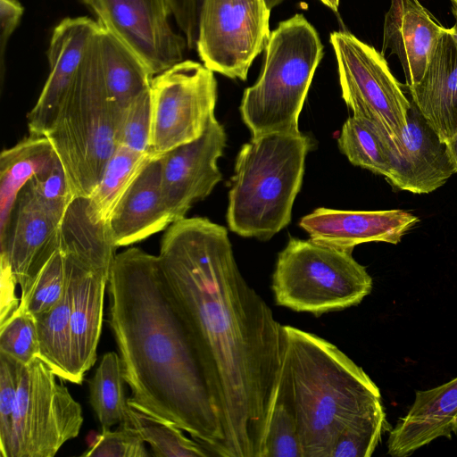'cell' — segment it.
<instances>
[{
	"instance_id": "6da1fadb",
	"label": "cell",
	"mask_w": 457,
	"mask_h": 457,
	"mask_svg": "<svg viewBox=\"0 0 457 457\" xmlns=\"http://www.w3.org/2000/svg\"><path fill=\"white\" fill-rule=\"evenodd\" d=\"M158 258L219 406L225 457H261L284 325L242 276L224 227L179 220L162 236Z\"/></svg>"
},
{
	"instance_id": "7a4b0ae2",
	"label": "cell",
	"mask_w": 457,
	"mask_h": 457,
	"mask_svg": "<svg viewBox=\"0 0 457 457\" xmlns=\"http://www.w3.org/2000/svg\"><path fill=\"white\" fill-rule=\"evenodd\" d=\"M107 288L128 402L174 423L211 455L225 457L220 409L158 255L137 247L117 253Z\"/></svg>"
},
{
	"instance_id": "3957f363",
	"label": "cell",
	"mask_w": 457,
	"mask_h": 457,
	"mask_svg": "<svg viewBox=\"0 0 457 457\" xmlns=\"http://www.w3.org/2000/svg\"><path fill=\"white\" fill-rule=\"evenodd\" d=\"M281 372L287 379L303 457H330L341 429L355 417L382 408L370 376L335 345L284 325Z\"/></svg>"
},
{
	"instance_id": "277c9868",
	"label": "cell",
	"mask_w": 457,
	"mask_h": 457,
	"mask_svg": "<svg viewBox=\"0 0 457 457\" xmlns=\"http://www.w3.org/2000/svg\"><path fill=\"white\" fill-rule=\"evenodd\" d=\"M311 147V138L301 132L268 133L243 145L228 193L231 231L268 240L288 225Z\"/></svg>"
},
{
	"instance_id": "5b68a950",
	"label": "cell",
	"mask_w": 457,
	"mask_h": 457,
	"mask_svg": "<svg viewBox=\"0 0 457 457\" xmlns=\"http://www.w3.org/2000/svg\"><path fill=\"white\" fill-rule=\"evenodd\" d=\"M96 31L57 117L45 135L62 164L75 197H88L97 186L118 146L117 134L125 111L110 93Z\"/></svg>"
},
{
	"instance_id": "8992f818",
	"label": "cell",
	"mask_w": 457,
	"mask_h": 457,
	"mask_svg": "<svg viewBox=\"0 0 457 457\" xmlns=\"http://www.w3.org/2000/svg\"><path fill=\"white\" fill-rule=\"evenodd\" d=\"M324 54L315 28L301 13L270 32L257 81L245 88L240 113L252 137L298 133V118Z\"/></svg>"
},
{
	"instance_id": "52a82bcc",
	"label": "cell",
	"mask_w": 457,
	"mask_h": 457,
	"mask_svg": "<svg viewBox=\"0 0 457 457\" xmlns=\"http://www.w3.org/2000/svg\"><path fill=\"white\" fill-rule=\"evenodd\" d=\"M353 250L290 238L272 275L276 304L316 316L359 304L371 292L372 278Z\"/></svg>"
},
{
	"instance_id": "ba28073f",
	"label": "cell",
	"mask_w": 457,
	"mask_h": 457,
	"mask_svg": "<svg viewBox=\"0 0 457 457\" xmlns=\"http://www.w3.org/2000/svg\"><path fill=\"white\" fill-rule=\"evenodd\" d=\"M41 359L21 367L4 457H54L83 423L80 404Z\"/></svg>"
},
{
	"instance_id": "9c48e42d",
	"label": "cell",
	"mask_w": 457,
	"mask_h": 457,
	"mask_svg": "<svg viewBox=\"0 0 457 457\" xmlns=\"http://www.w3.org/2000/svg\"><path fill=\"white\" fill-rule=\"evenodd\" d=\"M329 41L342 97L353 115L368 120L381 133L398 137L407 124L411 102L383 54L348 31H333Z\"/></svg>"
},
{
	"instance_id": "30bf717a",
	"label": "cell",
	"mask_w": 457,
	"mask_h": 457,
	"mask_svg": "<svg viewBox=\"0 0 457 457\" xmlns=\"http://www.w3.org/2000/svg\"><path fill=\"white\" fill-rule=\"evenodd\" d=\"M150 90L154 156L201 137L214 115L217 82L198 62L183 60L155 75Z\"/></svg>"
},
{
	"instance_id": "8fae6325",
	"label": "cell",
	"mask_w": 457,
	"mask_h": 457,
	"mask_svg": "<svg viewBox=\"0 0 457 457\" xmlns=\"http://www.w3.org/2000/svg\"><path fill=\"white\" fill-rule=\"evenodd\" d=\"M270 15L265 0H204L195 46L203 64L245 81L268 44Z\"/></svg>"
},
{
	"instance_id": "7c38bea8",
	"label": "cell",
	"mask_w": 457,
	"mask_h": 457,
	"mask_svg": "<svg viewBox=\"0 0 457 457\" xmlns=\"http://www.w3.org/2000/svg\"><path fill=\"white\" fill-rule=\"evenodd\" d=\"M98 24L110 32L148 69L163 72L183 61L187 46L170 22L169 0H83Z\"/></svg>"
},
{
	"instance_id": "4fadbf2b",
	"label": "cell",
	"mask_w": 457,
	"mask_h": 457,
	"mask_svg": "<svg viewBox=\"0 0 457 457\" xmlns=\"http://www.w3.org/2000/svg\"><path fill=\"white\" fill-rule=\"evenodd\" d=\"M375 129L381 137L388 161L389 174L385 179L393 187L413 194H428L457 173L446 143L411 103L407 124L398 137H390Z\"/></svg>"
},
{
	"instance_id": "5bb4252c",
	"label": "cell",
	"mask_w": 457,
	"mask_h": 457,
	"mask_svg": "<svg viewBox=\"0 0 457 457\" xmlns=\"http://www.w3.org/2000/svg\"><path fill=\"white\" fill-rule=\"evenodd\" d=\"M226 140L223 127L212 115L201 137L161 155L162 192L173 222L185 218L221 180L217 162Z\"/></svg>"
},
{
	"instance_id": "9a60e30c",
	"label": "cell",
	"mask_w": 457,
	"mask_h": 457,
	"mask_svg": "<svg viewBox=\"0 0 457 457\" xmlns=\"http://www.w3.org/2000/svg\"><path fill=\"white\" fill-rule=\"evenodd\" d=\"M62 220L38 201L28 184L21 189L0 237V266L10 268L20 286L21 298L58 250Z\"/></svg>"
},
{
	"instance_id": "2e32d148",
	"label": "cell",
	"mask_w": 457,
	"mask_h": 457,
	"mask_svg": "<svg viewBox=\"0 0 457 457\" xmlns=\"http://www.w3.org/2000/svg\"><path fill=\"white\" fill-rule=\"evenodd\" d=\"M98 28L97 21L85 16L65 18L54 28L47 50L49 74L27 115L29 134L45 136L53 126L86 47Z\"/></svg>"
},
{
	"instance_id": "e0dca14e",
	"label": "cell",
	"mask_w": 457,
	"mask_h": 457,
	"mask_svg": "<svg viewBox=\"0 0 457 457\" xmlns=\"http://www.w3.org/2000/svg\"><path fill=\"white\" fill-rule=\"evenodd\" d=\"M419 222L403 210L343 211L318 208L303 216L299 226L313 242L342 249H353L367 242L398 244Z\"/></svg>"
},
{
	"instance_id": "ac0fdd59",
	"label": "cell",
	"mask_w": 457,
	"mask_h": 457,
	"mask_svg": "<svg viewBox=\"0 0 457 457\" xmlns=\"http://www.w3.org/2000/svg\"><path fill=\"white\" fill-rule=\"evenodd\" d=\"M71 288V339L75 384H81L85 373L96 361L108 284V270L94 269L62 253Z\"/></svg>"
},
{
	"instance_id": "d6986e66",
	"label": "cell",
	"mask_w": 457,
	"mask_h": 457,
	"mask_svg": "<svg viewBox=\"0 0 457 457\" xmlns=\"http://www.w3.org/2000/svg\"><path fill=\"white\" fill-rule=\"evenodd\" d=\"M419 0H391L383 27V53L390 50L403 67L405 86L417 84L448 30Z\"/></svg>"
},
{
	"instance_id": "ffe728a7",
	"label": "cell",
	"mask_w": 457,
	"mask_h": 457,
	"mask_svg": "<svg viewBox=\"0 0 457 457\" xmlns=\"http://www.w3.org/2000/svg\"><path fill=\"white\" fill-rule=\"evenodd\" d=\"M162 192V157H152L126 193L109 220L117 247L138 243L172 224Z\"/></svg>"
},
{
	"instance_id": "44dd1931",
	"label": "cell",
	"mask_w": 457,
	"mask_h": 457,
	"mask_svg": "<svg viewBox=\"0 0 457 457\" xmlns=\"http://www.w3.org/2000/svg\"><path fill=\"white\" fill-rule=\"evenodd\" d=\"M457 434V378L416 391L413 403L389 432L387 453L405 457L439 437Z\"/></svg>"
},
{
	"instance_id": "7402d4cb",
	"label": "cell",
	"mask_w": 457,
	"mask_h": 457,
	"mask_svg": "<svg viewBox=\"0 0 457 457\" xmlns=\"http://www.w3.org/2000/svg\"><path fill=\"white\" fill-rule=\"evenodd\" d=\"M403 86L411 103L446 142L457 129V44L450 28L438 42L421 79L413 86Z\"/></svg>"
},
{
	"instance_id": "603a6c76",
	"label": "cell",
	"mask_w": 457,
	"mask_h": 457,
	"mask_svg": "<svg viewBox=\"0 0 457 457\" xmlns=\"http://www.w3.org/2000/svg\"><path fill=\"white\" fill-rule=\"evenodd\" d=\"M57 157L46 136L29 134L0 154V237L21 189Z\"/></svg>"
},
{
	"instance_id": "cb8c5ba5",
	"label": "cell",
	"mask_w": 457,
	"mask_h": 457,
	"mask_svg": "<svg viewBox=\"0 0 457 457\" xmlns=\"http://www.w3.org/2000/svg\"><path fill=\"white\" fill-rule=\"evenodd\" d=\"M67 275V274H66ZM71 288L49 311L35 318L41 359L59 378L75 384L71 339Z\"/></svg>"
},
{
	"instance_id": "d4e9b609",
	"label": "cell",
	"mask_w": 457,
	"mask_h": 457,
	"mask_svg": "<svg viewBox=\"0 0 457 457\" xmlns=\"http://www.w3.org/2000/svg\"><path fill=\"white\" fill-rule=\"evenodd\" d=\"M154 157L118 145L102 177L88 198L90 212L98 220L107 221L131 183Z\"/></svg>"
},
{
	"instance_id": "484cf974",
	"label": "cell",
	"mask_w": 457,
	"mask_h": 457,
	"mask_svg": "<svg viewBox=\"0 0 457 457\" xmlns=\"http://www.w3.org/2000/svg\"><path fill=\"white\" fill-rule=\"evenodd\" d=\"M124 383L119 353H105L89 381L90 404L102 428L129 423Z\"/></svg>"
},
{
	"instance_id": "4316f807",
	"label": "cell",
	"mask_w": 457,
	"mask_h": 457,
	"mask_svg": "<svg viewBox=\"0 0 457 457\" xmlns=\"http://www.w3.org/2000/svg\"><path fill=\"white\" fill-rule=\"evenodd\" d=\"M261 457H303L294 404L282 372L269 412Z\"/></svg>"
},
{
	"instance_id": "83f0119b",
	"label": "cell",
	"mask_w": 457,
	"mask_h": 457,
	"mask_svg": "<svg viewBox=\"0 0 457 457\" xmlns=\"http://www.w3.org/2000/svg\"><path fill=\"white\" fill-rule=\"evenodd\" d=\"M129 423L141 438L151 445L158 457H205L207 449L195 440L187 437L174 423L145 412L128 402Z\"/></svg>"
},
{
	"instance_id": "f1b7e54d",
	"label": "cell",
	"mask_w": 457,
	"mask_h": 457,
	"mask_svg": "<svg viewBox=\"0 0 457 457\" xmlns=\"http://www.w3.org/2000/svg\"><path fill=\"white\" fill-rule=\"evenodd\" d=\"M340 151L349 162L386 178L388 161L380 136L366 120L353 115L344 123L338 137Z\"/></svg>"
},
{
	"instance_id": "f546056e",
	"label": "cell",
	"mask_w": 457,
	"mask_h": 457,
	"mask_svg": "<svg viewBox=\"0 0 457 457\" xmlns=\"http://www.w3.org/2000/svg\"><path fill=\"white\" fill-rule=\"evenodd\" d=\"M386 424L384 407L361 414L337 436L330 457H370L380 442Z\"/></svg>"
},
{
	"instance_id": "4dcf8cb0",
	"label": "cell",
	"mask_w": 457,
	"mask_h": 457,
	"mask_svg": "<svg viewBox=\"0 0 457 457\" xmlns=\"http://www.w3.org/2000/svg\"><path fill=\"white\" fill-rule=\"evenodd\" d=\"M66 288L65 260L58 248L40 270L26 296L20 299L18 307L36 318L53 308Z\"/></svg>"
},
{
	"instance_id": "1f68e13d",
	"label": "cell",
	"mask_w": 457,
	"mask_h": 457,
	"mask_svg": "<svg viewBox=\"0 0 457 457\" xmlns=\"http://www.w3.org/2000/svg\"><path fill=\"white\" fill-rule=\"evenodd\" d=\"M0 353L27 365L39 358L35 318L21 308L0 325Z\"/></svg>"
},
{
	"instance_id": "d6a6232c",
	"label": "cell",
	"mask_w": 457,
	"mask_h": 457,
	"mask_svg": "<svg viewBox=\"0 0 457 457\" xmlns=\"http://www.w3.org/2000/svg\"><path fill=\"white\" fill-rule=\"evenodd\" d=\"M150 88L138 96L124 111L117 134V145L153 155Z\"/></svg>"
},
{
	"instance_id": "836d02e7",
	"label": "cell",
	"mask_w": 457,
	"mask_h": 457,
	"mask_svg": "<svg viewBox=\"0 0 457 457\" xmlns=\"http://www.w3.org/2000/svg\"><path fill=\"white\" fill-rule=\"evenodd\" d=\"M38 201L52 213L62 219L75 198L67 174L58 156L29 182Z\"/></svg>"
},
{
	"instance_id": "e575fe53",
	"label": "cell",
	"mask_w": 457,
	"mask_h": 457,
	"mask_svg": "<svg viewBox=\"0 0 457 457\" xmlns=\"http://www.w3.org/2000/svg\"><path fill=\"white\" fill-rule=\"evenodd\" d=\"M145 441L129 424L116 430L102 428L95 441L81 455L85 457H145L149 456Z\"/></svg>"
},
{
	"instance_id": "d590c367",
	"label": "cell",
	"mask_w": 457,
	"mask_h": 457,
	"mask_svg": "<svg viewBox=\"0 0 457 457\" xmlns=\"http://www.w3.org/2000/svg\"><path fill=\"white\" fill-rule=\"evenodd\" d=\"M23 364L0 353V452L4 457L12 432L20 374Z\"/></svg>"
},
{
	"instance_id": "8d00e7d4",
	"label": "cell",
	"mask_w": 457,
	"mask_h": 457,
	"mask_svg": "<svg viewBox=\"0 0 457 457\" xmlns=\"http://www.w3.org/2000/svg\"><path fill=\"white\" fill-rule=\"evenodd\" d=\"M204 0H169L172 16L192 49L196 46L200 11Z\"/></svg>"
},
{
	"instance_id": "74e56055",
	"label": "cell",
	"mask_w": 457,
	"mask_h": 457,
	"mask_svg": "<svg viewBox=\"0 0 457 457\" xmlns=\"http://www.w3.org/2000/svg\"><path fill=\"white\" fill-rule=\"evenodd\" d=\"M23 7L17 0H0V65L1 79L3 80L4 72V53L8 40L22 16Z\"/></svg>"
},
{
	"instance_id": "f35d334b",
	"label": "cell",
	"mask_w": 457,
	"mask_h": 457,
	"mask_svg": "<svg viewBox=\"0 0 457 457\" xmlns=\"http://www.w3.org/2000/svg\"><path fill=\"white\" fill-rule=\"evenodd\" d=\"M445 143L449 154L457 169V129Z\"/></svg>"
},
{
	"instance_id": "ab89813d",
	"label": "cell",
	"mask_w": 457,
	"mask_h": 457,
	"mask_svg": "<svg viewBox=\"0 0 457 457\" xmlns=\"http://www.w3.org/2000/svg\"><path fill=\"white\" fill-rule=\"evenodd\" d=\"M451 5H452V12L455 19L454 25L450 28L451 29V34L453 37L455 43L457 44V0H450Z\"/></svg>"
},
{
	"instance_id": "60d3db41",
	"label": "cell",
	"mask_w": 457,
	"mask_h": 457,
	"mask_svg": "<svg viewBox=\"0 0 457 457\" xmlns=\"http://www.w3.org/2000/svg\"><path fill=\"white\" fill-rule=\"evenodd\" d=\"M327 7L337 12L339 7V0H320Z\"/></svg>"
},
{
	"instance_id": "b9f144b4",
	"label": "cell",
	"mask_w": 457,
	"mask_h": 457,
	"mask_svg": "<svg viewBox=\"0 0 457 457\" xmlns=\"http://www.w3.org/2000/svg\"><path fill=\"white\" fill-rule=\"evenodd\" d=\"M269 8L271 10L272 8L276 7L277 5L283 3L285 0H265Z\"/></svg>"
}]
</instances>
